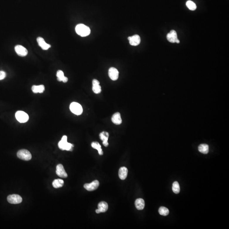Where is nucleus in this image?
Listing matches in <instances>:
<instances>
[{
    "label": "nucleus",
    "instance_id": "nucleus-11",
    "mask_svg": "<svg viewBox=\"0 0 229 229\" xmlns=\"http://www.w3.org/2000/svg\"><path fill=\"white\" fill-rule=\"evenodd\" d=\"M128 40H129L130 45L132 46H137L141 42V37L139 35H134L132 36L128 37Z\"/></svg>",
    "mask_w": 229,
    "mask_h": 229
},
{
    "label": "nucleus",
    "instance_id": "nucleus-18",
    "mask_svg": "<svg viewBox=\"0 0 229 229\" xmlns=\"http://www.w3.org/2000/svg\"><path fill=\"white\" fill-rule=\"evenodd\" d=\"M57 80L59 82H63L64 83L68 82V78L65 76L64 73L61 70H59L57 71Z\"/></svg>",
    "mask_w": 229,
    "mask_h": 229
},
{
    "label": "nucleus",
    "instance_id": "nucleus-27",
    "mask_svg": "<svg viewBox=\"0 0 229 229\" xmlns=\"http://www.w3.org/2000/svg\"><path fill=\"white\" fill-rule=\"evenodd\" d=\"M186 6L190 10L194 11L196 8V4L191 1H188L186 3Z\"/></svg>",
    "mask_w": 229,
    "mask_h": 229
},
{
    "label": "nucleus",
    "instance_id": "nucleus-24",
    "mask_svg": "<svg viewBox=\"0 0 229 229\" xmlns=\"http://www.w3.org/2000/svg\"><path fill=\"white\" fill-rule=\"evenodd\" d=\"M92 147L95 149H97L98 152V154L100 155H103V152L101 147V146L100 144L97 142H93L91 143Z\"/></svg>",
    "mask_w": 229,
    "mask_h": 229
},
{
    "label": "nucleus",
    "instance_id": "nucleus-7",
    "mask_svg": "<svg viewBox=\"0 0 229 229\" xmlns=\"http://www.w3.org/2000/svg\"><path fill=\"white\" fill-rule=\"evenodd\" d=\"M99 185V182L98 180H95L90 183H86L84 184V187L87 191L91 192L94 191L98 188Z\"/></svg>",
    "mask_w": 229,
    "mask_h": 229
},
{
    "label": "nucleus",
    "instance_id": "nucleus-28",
    "mask_svg": "<svg viewBox=\"0 0 229 229\" xmlns=\"http://www.w3.org/2000/svg\"><path fill=\"white\" fill-rule=\"evenodd\" d=\"M6 76V74L3 71H0V80L4 79Z\"/></svg>",
    "mask_w": 229,
    "mask_h": 229
},
{
    "label": "nucleus",
    "instance_id": "nucleus-1",
    "mask_svg": "<svg viewBox=\"0 0 229 229\" xmlns=\"http://www.w3.org/2000/svg\"><path fill=\"white\" fill-rule=\"evenodd\" d=\"M75 30L76 33L81 37L87 36L90 33L89 27L83 24L77 25L76 27Z\"/></svg>",
    "mask_w": 229,
    "mask_h": 229
},
{
    "label": "nucleus",
    "instance_id": "nucleus-19",
    "mask_svg": "<svg viewBox=\"0 0 229 229\" xmlns=\"http://www.w3.org/2000/svg\"><path fill=\"white\" fill-rule=\"evenodd\" d=\"M135 205L136 209L138 210H143L145 207L144 201L142 199H138L135 200Z\"/></svg>",
    "mask_w": 229,
    "mask_h": 229
},
{
    "label": "nucleus",
    "instance_id": "nucleus-15",
    "mask_svg": "<svg viewBox=\"0 0 229 229\" xmlns=\"http://www.w3.org/2000/svg\"><path fill=\"white\" fill-rule=\"evenodd\" d=\"M99 136H100L101 140L103 141V144L105 147L108 146L109 143H108V140L109 136L108 132H106V131H103L100 133Z\"/></svg>",
    "mask_w": 229,
    "mask_h": 229
},
{
    "label": "nucleus",
    "instance_id": "nucleus-9",
    "mask_svg": "<svg viewBox=\"0 0 229 229\" xmlns=\"http://www.w3.org/2000/svg\"><path fill=\"white\" fill-rule=\"evenodd\" d=\"M108 74L110 78L113 81H115L119 78V71L117 69L113 67H111L109 69Z\"/></svg>",
    "mask_w": 229,
    "mask_h": 229
},
{
    "label": "nucleus",
    "instance_id": "nucleus-12",
    "mask_svg": "<svg viewBox=\"0 0 229 229\" xmlns=\"http://www.w3.org/2000/svg\"><path fill=\"white\" fill-rule=\"evenodd\" d=\"M167 39L168 41L172 43L176 42L177 40H178L177 35V33L175 30H172L167 35Z\"/></svg>",
    "mask_w": 229,
    "mask_h": 229
},
{
    "label": "nucleus",
    "instance_id": "nucleus-2",
    "mask_svg": "<svg viewBox=\"0 0 229 229\" xmlns=\"http://www.w3.org/2000/svg\"><path fill=\"white\" fill-rule=\"evenodd\" d=\"M59 148L62 150L72 151V147L74 145L69 143L67 142V137L64 135L62 137L61 141L58 143Z\"/></svg>",
    "mask_w": 229,
    "mask_h": 229
},
{
    "label": "nucleus",
    "instance_id": "nucleus-5",
    "mask_svg": "<svg viewBox=\"0 0 229 229\" xmlns=\"http://www.w3.org/2000/svg\"><path fill=\"white\" fill-rule=\"evenodd\" d=\"M16 119L18 122L21 123H25L29 120L28 114L22 111H18L16 113Z\"/></svg>",
    "mask_w": 229,
    "mask_h": 229
},
{
    "label": "nucleus",
    "instance_id": "nucleus-6",
    "mask_svg": "<svg viewBox=\"0 0 229 229\" xmlns=\"http://www.w3.org/2000/svg\"><path fill=\"white\" fill-rule=\"evenodd\" d=\"M7 201L10 204H18L22 201V198L19 195H10L7 197Z\"/></svg>",
    "mask_w": 229,
    "mask_h": 229
},
{
    "label": "nucleus",
    "instance_id": "nucleus-25",
    "mask_svg": "<svg viewBox=\"0 0 229 229\" xmlns=\"http://www.w3.org/2000/svg\"><path fill=\"white\" fill-rule=\"evenodd\" d=\"M172 191L175 194H178L180 192V186L177 181L175 182L172 184Z\"/></svg>",
    "mask_w": 229,
    "mask_h": 229
},
{
    "label": "nucleus",
    "instance_id": "nucleus-17",
    "mask_svg": "<svg viewBox=\"0 0 229 229\" xmlns=\"http://www.w3.org/2000/svg\"><path fill=\"white\" fill-rule=\"evenodd\" d=\"M128 169L125 167H121L119 169V175L120 179L122 180H124L126 179L128 175Z\"/></svg>",
    "mask_w": 229,
    "mask_h": 229
},
{
    "label": "nucleus",
    "instance_id": "nucleus-20",
    "mask_svg": "<svg viewBox=\"0 0 229 229\" xmlns=\"http://www.w3.org/2000/svg\"><path fill=\"white\" fill-rule=\"evenodd\" d=\"M108 209V205L105 201H101L98 205V209L100 211V213H105L107 211Z\"/></svg>",
    "mask_w": 229,
    "mask_h": 229
},
{
    "label": "nucleus",
    "instance_id": "nucleus-13",
    "mask_svg": "<svg viewBox=\"0 0 229 229\" xmlns=\"http://www.w3.org/2000/svg\"><path fill=\"white\" fill-rule=\"evenodd\" d=\"M38 44L44 50H47L51 47V45L45 42L44 39L41 37H38L37 39Z\"/></svg>",
    "mask_w": 229,
    "mask_h": 229
},
{
    "label": "nucleus",
    "instance_id": "nucleus-29",
    "mask_svg": "<svg viewBox=\"0 0 229 229\" xmlns=\"http://www.w3.org/2000/svg\"><path fill=\"white\" fill-rule=\"evenodd\" d=\"M95 212H96V213H100V211L98 210V209H96V211H95Z\"/></svg>",
    "mask_w": 229,
    "mask_h": 229
},
{
    "label": "nucleus",
    "instance_id": "nucleus-8",
    "mask_svg": "<svg viewBox=\"0 0 229 229\" xmlns=\"http://www.w3.org/2000/svg\"><path fill=\"white\" fill-rule=\"evenodd\" d=\"M15 51L18 55L20 57H25L28 53V51L22 45H17L15 47Z\"/></svg>",
    "mask_w": 229,
    "mask_h": 229
},
{
    "label": "nucleus",
    "instance_id": "nucleus-4",
    "mask_svg": "<svg viewBox=\"0 0 229 229\" xmlns=\"http://www.w3.org/2000/svg\"><path fill=\"white\" fill-rule=\"evenodd\" d=\"M70 109L72 113L76 115H80L83 112V109L81 105L74 102L70 105Z\"/></svg>",
    "mask_w": 229,
    "mask_h": 229
},
{
    "label": "nucleus",
    "instance_id": "nucleus-10",
    "mask_svg": "<svg viewBox=\"0 0 229 229\" xmlns=\"http://www.w3.org/2000/svg\"><path fill=\"white\" fill-rule=\"evenodd\" d=\"M56 174L58 176L61 178H67L68 175L65 171V168L61 164H58L57 166Z\"/></svg>",
    "mask_w": 229,
    "mask_h": 229
},
{
    "label": "nucleus",
    "instance_id": "nucleus-21",
    "mask_svg": "<svg viewBox=\"0 0 229 229\" xmlns=\"http://www.w3.org/2000/svg\"><path fill=\"white\" fill-rule=\"evenodd\" d=\"M32 89L34 93H42L45 90V87L43 85L33 86L32 87Z\"/></svg>",
    "mask_w": 229,
    "mask_h": 229
},
{
    "label": "nucleus",
    "instance_id": "nucleus-23",
    "mask_svg": "<svg viewBox=\"0 0 229 229\" xmlns=\"http://www.w3.org/2000/svg\"><path fill=\"white\" fill-rule=\"evenodd\" d=\"M64 181L61 179H57L54 180L52 185L54 188H61L64 185Z\"/></svg>",
    "mask_w": 229,
    "mask_h": 229
},
{
    "label": "nucleus",
    "instance_id": "nucleus-22",
    "mask_svg": "<svg viewBox=\"0 0 229 229\" xmlns=\"http://www.w3.org/2000/svg\"><path fill=\"white\" fill-rule=\"evenodd\" d=\"M198 150L201 153L203 154H208L209 152V146L206 144H201L199 146Z\"/></svg>",
    "mask_w": 229,
    "mask_h": 229
},
{
    "label": "nucleus",
    "instance_id": "nucleus-16",
    "mask_svg": "<svg viewBox=\"0 0 229 229\" xmlns=\"http://www.w3.org/2000/svg\"><path fill=\"white\" fill-rule=\"evenodd\" d=\"M112 122L116 125H120L122 123V119L121 114L119 112H116L112 115Z\"/></svg>",
    "mask_w": 229,
    "mask_h": 229
},
{
    "label": "nucleus",
    "instance_id": "nucleus-3",
    "mask_svg": "<svg viewBox=\"0 0 229 229\" xmlns=\"http://www.w3.org/2000/svg\"><path fill=\"white\" fill-rule=\"evenodd\" d=\"M17 156L19 158L25 161H29L32 159L31 153L26 149H21L17 153Z\"/></svg>",
    "mask_w": 229,
    "mask_h": 229
},
{
    "label": "nucleus",
    "instance_id": "nucleus-26",
    "mask_svg": "<svg viewBox=\"0 0 229 229\" xmlns=\"http://www.w3.org/2000/svg\"><path fill=\"white\" fill-rule=\"evenodd\" d=\"M159 213L160 214L163 216H166L169 214V211L167 208L164 207H160L159 209Z\"/></svg>",
    "mask_w": 229,
    "mask_h": 229
},
{
    "label": "nucleus",
    "instance_id": "nucleus-14",
    "mask_svg": "<svg viewBox=\"0 0 229 229\" xmlns=\"http://www.w3.org/2000/svg\"><path fill=\"white\" fill-rule=\"evenodd\" d=\"M100 83L98 80L96 79H93V81L92 90L93 92L96 94H98L102 91V88L100 86Z\"/></svg>",
    "mask_w": 229,
    "mask_h": 229
}]
</instances>
